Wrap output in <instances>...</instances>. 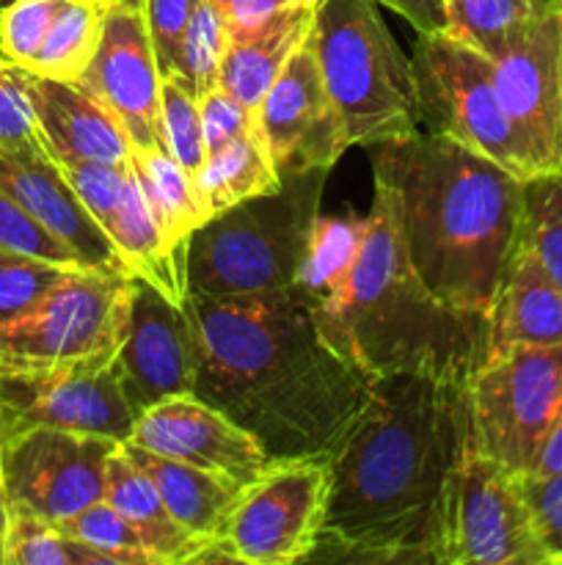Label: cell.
Instances as JSON below:
<instances>
[{"label": "cell", "mask_w": 562, "mask_h": 565, "mask_svg": "<svg viewBox=\"0 0 562 565\" xmlns=\"http://www.w3.org/2000/svg\"><path fill=\"white\" fill-rule=\"evenodd\" d=\"M474 450L472 381L372 379L361 414L328 456V502L312 557L446 565Z\"/></svg>", "instance_id": "obj_1"}, {"label": "cell", "mask_w": 562, "mask_h": 565, "mask_svg": "<svg viewBox=\"0 0 562 565\" xmlns=\"http://www.w3.org/2000/svg\"><path fill=\"white\" fill-rule=\"evenodd\" d=\"M196 329L193 395L262 445L270 461L328 458L361 414L372 379L323 337L295 290L240 298L187 292Z\"/></svg>", "instance_id": "obj_2"}, {"label": "cell", "mask_w": 562, "mask_h": 565, "mask_svg": "<svg viewBox=\"0 0 562 565\" xmlns=\"http://www.w3.org/2000/svg\"><path fill=\"white\" fill-rule=\"evenodd\" d=\"M372 174L419 279L450 307L488 318L521 248V177L422 130L372 143Z\"/></svg>", "instance_id": "obj_3"}, {"label": "cell", "mask_w": 562, "mask_h": 565, "mask_svg": "<svg viewBox=\"0 0 562 565\" xmlns=\"http://www.w3.org/2000/svg\"><path fill=\"white\" fill-rule=\"evenodd\" d=\"M312 312L325 340L369 379L419 373L472 381L488 362V318L450 307L419 279L380 185L345 285Z\"/></svg>", "instance_id": "obj_4"}, {"label": "cell", "mask_w": 562, "mask_h": 565, "mask_svg": "<svg viewBox=\"0 0 562 565\" xmlns=\"http://www.w3.org/2000/svg\"><path fill=\"white\" fill-rule=\"evenodd\" d=\"M328 174L314 169L287 177L279 191L198 226L187 241V292L240 298L295 285Z\"/></svg>", "instance_id": "obj_5"}, {"label": "cell", "mask_w": 562, "mask_h": 565, "mask_svg": "<svg viewBox=\"0 0 562 565\" xmlns=\"http://www.w3.org/2000/svg\"><path fill=\"white\" fill-rule=\"evenodd\" d=\"M309 42L350 147L419 130L411 55L391 36L375 0H323Z\"/></svg>", "instance_id": "obj_6"}, {"label": "cell", "mask_w": 562, "mask_h": 565, "mask_svg": "<svg viewBox=\"0 0 562 565\" xmlns=\"http://www.w3.org/2000/svg\"><path fill=\"white\" fill-rule=\"evenodd\" d=\"M130 276L72 268L36 307L0 323V362L105 370L127 337Z\"/></svg>", "instance_id": "obj_7"}, {"label": "cell", "mask_w": 562, "mask_h": 565, "mask_svg": "<svg viewBox=\"0 0 562 565\" xmlns=\"http://www.w3.org/2000/svg\"><path fill=\"white\" fill-rule=\"evenodd\" d=\"M411 66L419 119L428 125V132L485 154L521 180L532 177L527 152L496 92L494 61L488 55L450 31L419 33Z\"/></svg>", "instance_id": "obj_8"}, {"label": "cell", "mask_w": 562, "mask_h": 565, "mask_svg": "<svg viewBox=\"0 0 562 565\" xmlns=\"http://www.w3.org/2000/svg\"><path fill=\"white\" fill-rule=\"evenodd\" d=\"M562 412V345L510 348L472 379L477 450L512 475L532 472Z\"/></svg>", "instance_id": "obj_9"}, {"label": "cell", "mask_w": 562, "mask_h": 565, "mask_svg": "<svg viewBox=\"0 0 562 565\" xmlns=\"http://www.w3.org/2000/svg\"><path fill=\"white\" fill-rule=\"evenodd\" d=\"M328 502V458L270 461L240 489L218 539V561L292 565L312 561Z\"/></svg>", "instance_id": "obj_10"}, {"label": "cell", "mask_w": 562, "mask_h": 565, "mask_svg": "<svg viewBox=\"0 0 562 565\" xmlns=\"http://www.w3.org/2000/svg\"><path fill=\"white\" fill-rule=\"evenodd\" d=\"M136 419L114 364L80 370L0 362V445L33 428L127 441Z\"/></svg>", "instance_id": "obj_11"}, {"label": "cell", "mask_w": 562, "mask_h": 565, "mask_svg": "<svg viewBox=\"0 0 562 565\" xmlns=\"http://www.w3.org/2000/svg\"><path fill=\"white\" fill-rule=\"evenodd\" d=\"M121 441L77 430L33 428L0 445L6 505L61 524L105 500V467Z\"/></svg>", "instance_id": "obj_12"}, {"label": "cell", "mask_w": 562, "mask_h": 565, "mask_svg": "<svg viewBox=\"0 0 562 565\" xmlns=\"http://www.w3.org/2000/svg\"><path fill=\"white\" fill-rule=\"evenodd\" d=\"M494 61V81L532 174L562 171V20L543 14Z\"/></svg>", "instance_id": "obj_13"}, {"label": "cell", "mask_w": 562, "mask_h": 565, "mask_svg": "<svg viewBox=\"0 0 562 565\" xmlns=\"http://www.w3.org/2000/svg\"><path fill=\"white\" fill-rule=\"evenodd\" d=\"M257 116L262 141L281 180L314 169L331 171L350 149L309 39L268 88Z\"/></svg>", "instance_id": "obj_14"}, {"label": "cell", "mask_w": 562, "mask_h": 565, "mask_svg": "<svg viewBox=\"0 0 562 565\" xmlns=\"http://www.w3.org/2000/svg\"><path fill=\"white\" fill-rule=\"evenodd\" d=\"M75 83L119 119L132 149L163 147V127H160L163 77L141 3H127V0L110 3L97 50Z\"/></svg>", "instance_id": "obj_15"}, {"label": "cell", "mask_w": 562, "mask_h": 565, "mask_svg": "<svg viewBox=\"0 0 562 565\" xmlns=\"http://www.w3.org/2000/svg\"><path fill=\"white\" fill-rule=\"evenodd\" d=\"M114 370L136 414L169 397L193 395L196 329L185 303H174L158 287L132 276L130 323Z\"/></svg>", "instance_id": "obj_16"}, {"label": "cell", "mask_w": 562, "mask_h": 565, "mask_svg": "<svg viewBox=\"0 0 562 565\" xmlns=\"http://www.w3.org/2000/svg\"><path fill=\"white\" fill-rule=\"evenodd\" d=\"M446 565H549L534 539L521 475L479 450L463 469Z\"/></svg>", "instance_id": "obj_17"}, {"label": "cell", "mask_w": 562, "mask_h": 565, "mask_svg": "<svg viewBox=\"0 0 562 565\" xmlns=\"http://www.w3.org/2000/svg\"><path fill=\"white\" fill-rule=\"evenodd\" d=\"M130 445L176 458L246 489L270 467L268 452L246 428L196 395L160 401L138 414Z\"/></svg>", "instance_id": "obj_18"}, {"label": "cell", "mask_w": 562, "mask_h": 565, "mask_svg": "<svg viewBox=\"0 0 562 565\" xmlns=\"http://www.w3.org/2000/svg\"><path fill=\"white\" fill-rule=\"evenodd\" d=\"M0 191L14 199L50 235L58 237L83 268L130 276L110 237L88 215V210L66 182L64 171L44 147L22 154L0 152Z\"/></svg>", "instance_id": "obj_19"}, {"label": "cell", "mask_w": 562, "mask_h": 565, "mask_svg": "<svg viewBox=\"0 0 562 565\" xmlns=\"http://www.w3.org/2000/svg\"><path fill=\"white\" fill-rule=\"evenodd\" d=\"M39 138L55 163H130V138L114 114L83 86L31 72Z\"/></svg>", "instance_id": "obj_20"}, {"label": "cell", "mask_w": 562, "mask_h": 565, "mask_svg": "<svg viewBox=\"0 0 562 565\" xmlns=\"http://www.w3.org/2000/svg\"><path fill=\"white\" fill-rule=\"evenodd\" d=\"M551 345H562V290L521 243L488 315V359Z\"/></svg>", "instance_id": "obj_21"}, {"label": "cell", "mask_w": 562, "mask_h": 565, "mask_svg": "<svg viewBox=\"0 0 562 565\" xmlns=\"http://www.w3.org/2000/svg\"><path fill=\"white\" fill-rule=\"evenodd\" d=\"M105 500L136 527L158 565H185L215 561V546L187 533L165 508L158 486L136 467L125 447H116L105 467Z\"/></svg>", "instance_id": "obj_22"}, {"label": "cell", "mask_w": 562, "mask_h": 565, "mask_svg": "<svg viewBox=\"0 0 562 565\" xmlns=\"http://www.w3.org/2000/svg\"><path fill=\"white\" fill-rule=\"evenodd\" d=\"M314 11L317 6H295V9L268 17L251 31L229 36L218 86L257 110L287 61L301 50V44L312 33Z\"/></svg>", "instance_id": "obj_23"}, {"label": "cell", "mask_w": 562, "mask_h": 565, "mask_svg": "<svg viewBox=\"0 0 562 565\" xmlns=\"http://www.w3.org/2000/svg\"><path fill=\"white\" fill-rule=\"evenodd\" d=\"M121 447L136 461V467L152 478L171 516L187 533L209 541L215 546V561H218V539L224 533L226 516H229L231 505L240 494V486L229 483V480L218 478L213 472H204L198 467H191L185 461H176V458L154 456L143 447L130 445V441H121Z\"/></svg>", "instance_id": "obj_24"}, {"label": "cell", "mask_w": 562, "mask_h": 565, "mask_svg": "<svg viewBox=\"0 0 562 565\" xmlns=\"http://www.w3.org/2000/svg\"><path fill=\"white\" fill-rule=\"evenodd\" d=\"M193 188L209 221L248 199L279 191L281 177L273 169L262 132L253 130L218 152H209L193 177Z\"/></svg>", "instance_id": "obj_25"}, {"label": "cell", "mask_w": 562, "mask_h": 565, "mask_svg": "<svg viewBox=\"0 0 562 565\" xmlns=\"http://www.w3.org/2000/svg\"><path fill=\"white\" fill-rule=\"evenodd\" d=\"M130 169L165 241L187 259V241L198 226L207 224L193 177L163 147L130 149Z\"/></svg>", "instance_id": "obj_26"}, {"label": "cell", "mask_w": 562, "mask_h": 565, "mask_svg": "<svg viewBox=\"0 0 562 565\" xmlns=\"http://www.w3.org/2000/svg\"><path fill=\"white\" fill-rule=\"evenodd\" d=\"M367 226L369 215H317L292 285L306 298L309 307L328 301L345 285L367 237Z\"/></svg>", "instance_id": "obj_27"}, {"label": "cell", "mask_w": 562, "mask_h": 565, "mask_svg": "<svg viewBox=\"0 0 562 565\" xmlns=\"http://www.w3.org/2000/svg\"><path fill=\"white\" fill-rule=\"evenodd\" d=\"M110 3L114 0H64L28 70L75 83L97 50Z\"/></svg>", "instance_id": "obj_28"}, {"label": "cell", "mask_w": 562, "mask_h": 565, "mask_svg": "<svg viewBox=\"0 0 562 565\" xmlns=\"http://www.w3.org/2000/svg\"><path fill=\"white\" fill-rule=\"evenodd\" d=\"M551 11H556L554 0H446V31L496 58Z\"/></svg>", "instance_id": "obj_29"}, {"label": "cell", "mask_w": 562, "mask_h": 565, "mask_svg": "<svg viewBox=\"0 0 562 565\" xmlns=\"http://www.w3.org/2000/svg\"><path fill=\"white\" fill-rule=\"evenodd\" d=\"M0 565H110L91 546L80 544L58 524L6 505Z\"/></svg>", "instance_id": "obj_30"}, {"label": "cell", "mask_w": 562, "mask_h": 565, "mask_svg": "<svg viewBox=\"0 0 562 565\" xmlns=\"http://www.w3.org/2000/svg\"><path fill=\"white\" fill-rule=\"evenodd\" d=\"M521 243L562 290V171L523 180Z\"/></svg>", "instance_id": "obj_31"}, {"label": "cell", "mask_w": 562, "mask_h": 565, "mask_svg": "<svg viewBox=\"0 0 562 565\" xmlns=\"http://www.w3.org/2000/svg\"><path fill=\"white\" fill-rule=\"evenodd\" d=\"M160 127H163V147L191 177L207 160L204 143L202 105L193 88L191 77L182 72H171L160 86Z\"/></svg>", "instance_id": "obj_32"}, {"label": "cell", "mask_w": 562, "mask_h": 565, "mask_svg": "<svg viewBox=\"0 0 562 565\" xmlns=\"http://www.w3.org/2000/svg\"><path fill=\"white\" fill-rule=\"evenodd\" d=\"M58 527L80 544L99 552L110 565H158L141 535L136 533V527L108 500L83 508L80 513L61 522Z\"/></svg>", "instance_id": "obj_33"}, {"label": "cell", "mask_w": 562, "mask_h": 565, "mask_svg": "<svg viewBox=\"0 0 562 565\" xmlns=\"http://www.w3.org/2000/svg\"><path fill=\"white\" fill-rule=\"evenodd\" d=\"M226 47H229L226 14L213 0H198L182 39V75L191 77L198 97L218 86Z\"/></svg>", "instance_id": "obj_34"}, {"label": "cell", "mask_w": 562, "mask_h": 565, "mask_svg": "<svg viewBox=\"0 0 562 565\" xmlns=\"http://www.w3.org/2000/svg\"><path fill=\"white\" fill-rule=\"evenodd\" d=\"M42 147L33 108L31 70L0 55V152L22 154Z\"/></svg>", "instance_id": "obj_35"}, {"label": "cell", "mask_w": 562, "mask_h": 565, "mask_svg": "<svg viewBox=\"0 0 562 565\" xmlns=\"http://www.w3.org/2000/svg\"><path fill=\"white\" fill-rule=\"evenodd\" d=\"M69 270L72 265L0 248V323L36 307Z\"/></svg>", "instance_id": "obj_36"}, {"label": "cell", "mask_w": 562, "mask_h": 565, "mask_svg": "<svg viewBox=\"0 0 562 565\" xmlns=\"http://www.w3.org/2000/svg\"><path fill=\"white\" fill-rule=\"evenodd\" d=\"M64 0H9L0 6V55L31 66Z\"/></svg>", "instance_id": "obj_37"}, {"label": "cell", "mask_w": 562, "mask_h": 565, "mask_svg": "<svg viewBox=\"0 0 562 565\" xmlns=\"http://www.w3.org/2000/svg\"><path fill=\"white\" fill-rule=\"evenodd\" d=\"M58 169L64 171L66 182L77 193V199L88 210V215L105 230L108 221L114 218L116 207L121 204V199H125L127 182H130L132 174L130 163L110 166L80 160V163H58Z\"/></svg>", "instance_id": "obj_38"}, {"label": "cell", "mask_w": 562, "mask_h": 565, "mask_svg": "<svg viewBox=\"0 0 562 565\" xmlns=\"http://www.w3.org/2000/svg\"><path fill=\"white\" fill-rule=\"evenodd\" d=\"M0 248H9V252L28 254V257L50 259V263L58 265H72V268H83L77 263L75 254L58 241V237L50 235L36 218L25 213L14 199L6 196L0 191Z\"/></svg>", "instance_id": "obj_39"}, {"label": "cell", "mask_w": 562, "mask_h": 565, "mask_svg": "<svg viewBox=\"0 0 562 565\" xmlns=\"http://www.w3.org/2000/svg\"><path fill=\"white\" fill-rule=\"evenodd\" d=\"M521 491L545 561L562 565V472L545 478L521 475Z\"/></svg>", "instance_id": "obj_40"}, {"label": "cell", "mask_w": 562, "mask_h": 565, "mask_svg": "<svg viewBox=\"0 0 562 565\" xmlns=\"http://www.w3.org/2000/svg\"><path fill=\"white\" fill-rule=\"evenodd\" d=\"M198 0H141L160 77L182 72V39Z\"/></svg>", "instance_id": "obj_41"}, {"label": "cell", "mask_w": 562, "mask_h": 565, "mask_svg": "<svg viewBox=\"0 0 562 565\" xmlns=\"http://www.w3.org/2000/svg\"><path fill=\"white\" fill-rule=\"evenodd\" d=\"M202 105V125H204V143H207V154L218 152L226 143L237 141V138L248 136V132L259 130L257 110L248 108L246 103L226 92L224 86L209 88L204 97H198Z\"/></svg>", "instance_id": "obj_42"}, {"label": "cell", "mask_w": 562, "mask_h": 565, "mask_svg": "<svg viewBox=\"0 0 562 565\" xmlns=\"http://www.w3.org/2000/svg\"><path fill=\"white\" fill-rule=\"evenodd\" d=\"M323 0H231L226 9V25H229V36L246 33L264 22L268 17L279 14L284 9H295V6H320Z\"/></svg>", "instance_id": "obj_43"}, {"label": "cell", "mask_w": 562, "mask_h": 565, "mask_svg": "<svg viewBox=\"0 0 562 565\" xmlns=\"http://www.w3.org/2000/svg\"><path fill=\"white\" fill-rule=\"evenodd\" d=\"M400 14L417 33H441L450 28L446 0H375Z\"/></svg>", "instance_id": "obj_44"}, {"label": "cell", "mask_w": 562, "mask_h": 565, "mask_svg": "<svg viewBox=\"0 0 562 565\" xmlns=\"http://www.w3.org/2000/svg\"><path fill=\"white\" fill-rule=\"evenodd\" d=\"M562 472V412L556 417V423L551 425L549 436H545L543 447L538 452V461H534L532 472L534 478H545V475Z\"/></svg>", "instance_id": "obj_45"}, {"label": "cell", "mask_w": 562, "mask_h": 565, "mask_svg": "<svg viewBox=\"0 0 562 565\" xmlns=\"http://www.w3.org/2000/svg\"><path fill=\"white\" fill-rule=\"evenodd\" d=\"M3 533H6V497L0 491V555H3Z\"/></svg>", "instance_id": "obj_46"}, {"label": "cell", "mask_w": 562, "mask_h": 565, "mask_svg": "<svg viewBox=\"0 0 562 565\" xmlns=\"http://www.w3.org/2000/svg\"><path fill=\"white\" fill-rule=\"evenodd\" d=\"M213 3L218 6V9L224 11V14H226V9H229V3H231V0H213Z\"/></svg>", "instance_id": "obj_47"}, {"label": "cell", "mask_w": 562, "mask_h": 565, "mask_svg": "<svg viewBox=\"0 0 562 565\" xmlns=\"http://www.w3.org/2000/svg\"><path fill=\"white\" fill-rule=\"evenodd\" d=\"M556 3V14H560V20H562V0H554Z\"/></svg>", "instance_id": "obj_48"}, {"label": "cell", "mask_w": 562, "mask_h": 565, "mask_svg": "<svg viewBox=\"0 0 562 565\" xmlns=\"http://www.w3.org/2000/svg\"><path fill=\"white\" fill-rule=\"evenodd\" d=\"M127 3H141V0H127Z\"/></svg>", "instance_id": "obj_49"}, {"label": "cell", "mask_w": 562, "mask_h": 565, "mask_svg": "<svg viewBox=\"0 0 562 565\" xmlns=\"http://www.w3.org/2000/svg\"><path fill=\"white\" fill-rule=\"evenodd\" d=\"M6 3H9V0H0V6H6Z\"/></svg>", "instance_id": "obj_50"}, {"label": "cell", "mask_w": 562, "mask_h": 565, "mask_svg": "<svg viewBox=\"0 0 562 565\" xmlns=\"http://www.w3.org/2000/svg\"><path fill=\"white\" fill-rule=\"evenodd\" d=\"M0 491H3V486H0Z\"/></svg>", "instance_id": "obj_51"}]
</instances>
